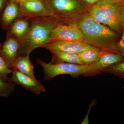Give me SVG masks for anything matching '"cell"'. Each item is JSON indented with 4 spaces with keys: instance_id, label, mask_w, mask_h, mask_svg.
<instances>
[{
    "instance_id": "44dd1931",
    "label": "cell",
    "mask_w": 124,
    "mask_h": 124,
    "mask_svg": "<svg viewBox=\"0 0 124 124\" xmlns=\"http://www.w3.org/2000/svg\"><path fill=\"white\" fill-rule=\"evenodd\" d=\"M100 0H83L84 2L87 4L93 5L95 4L97 2L99 1Z\"/></svg>"
},
{
    "instance_id": "d4e9b609",
    "label": "cell",
    "mask_w": 124,
    "mask_h": 124,
    "mask_svg": "<svg viewBox=\"0 0 124 124\" xmlns=\"http://www.w3.org/2000/svg\"><path fill=\"white\" fill-rule=\"evenodd\" d=\"M4 3V0H0V12L1 11Z\"/></svg>"
},
{
    "instance_id": "d6986e66",
    "label": "cell",
    "mask_w": 124,
    "mask_h": 124,
    "mask_svg": "<svg viewBox=\"0 0 124 124\" xmlns=\"http://www.w3.org/2000/svg\"><path fill=\"white\" fill-rule=\"evenodd\" d=\"M13 70L9 67L7 63L0 55V76L5 80L10 79L9 74L12 73Z\"/></svg>"
},
{
    "instance_id": "4fadbf2b",
    "label": "cell",
    "mask_w": 124,
    "mask_h": 124,
    "mask_svg": "<svg viewBox=\"0 0 124 124\" xmlns=\"http://www.w3.org/2000/svg\"><path fill=\"white\" fill-rule=\"evenodd\" d=\"M28 20L27 18H19L15 20L10 27L9 34L16 38L19 43L29 31L30 26Z\"/></svg>"
},
{
    "instance_id": "2e32d148",
    "label": "cell",
    "mask_w": 124,
    "mask_h": 124,
    "mask_svg": "<svg viewBox=\"0 0 124 124\" xmlns=\"http://www.w3.org/2000/svg\"><path fill=\"white\" fill-rule=\"evenodd\" d=\"M102 51L98 52L93 50H85L78 53L77 54L84 64L89 65L99 59Z\"/></svg>"
},
{
    "instance_id": "e0dca14e",
    "label": "cell",
    "mask_w": 124,
    "mask_h": 124,
    "mask_svg": "<svg viewBox=\"0 0 124 124\" xmlns=\"http://www.w3.org/2000/svg\"><path fill=\"white\" fill-rule=\"evenodd\" d=\"M16 85L10 79L5 80L0 76V98L8 97L14 91Z\"/></svg>"
},
{
    "instance_id": "7402d4cb",
    "label": "cell",
    "mask_w": 124,
    "mask_h": 124,
    "mask_svg": "<svg viewBox=\"0 0 124 124\" xmlns=\"http://www.w3.org/2000/svg\"><path fill=\"white\" fill-rule=\"evenodd\" d=\"M121 17L122 22L124 23V3L121 4Z\"/></svg>"
},
{
    "instance_id": "7c38bea8",
    "label": "cell",
    "mask_w": 124,
    "mask_h": 124,
    "mask_svg": "<svg viewBox=\"0 0 124 124\" xmlns=\"http://www.w3.org/2000/svg\"><path fill=\"white\" fill-rule=\"evenodd\" d=\"M50 51L53 55L52 60L49 63L50 64H56L65 62L85 64L80 59L77 54L68 53L58 50H54Z\"/></svg>"
},
{
    "instance_id": "8992f818",
    "label": "cell",
    "mask_w": 124,
    "mask_h": 124,
    "mask_svg": "<svg viewBox=\"0 0 124 124\" xmlns=\"http://www.w3.org/2000/svg\"><path fill=\"white\" fill-rule=\"evenodd\" d=\"M60 40L83 41L79 26L76 23L58 24L52 31L49 43Z\"/></svg>"
},
{
    "instance_id": "ffe728a7",
    "label": "cell",
    "mask_w": 124,
    "mask_h": 124,
    "mask_svg": "<svg viewBox=\"0 0 124 124\" xmlns=\"http://www.w3.org/2000/svg\"><path fill=\"white\" fill-rule=\"evenodd\" d=\"M121 38L117 42V47L119 53L124 58V23H123V32Z\"/></svg>"
},
{
    "instance_id": "6da1fadb",
    "label": "cell",
    "mask_w": 124,
    "mask_h": 124,
    "mask_svg": "<svg viewBox=\"0 0 124 124\" xmlns=\"http://www.w3.org/2000/svg\"><path fill=\"white\" fill-rule=\"evenodd\" d=\"M79 26L83 35V41L100 51L120 54L117 47L119 33L98 22L90 14L84 16Z\"/></svg>"
},
{
    "instance_id": "52a82bcc",
    "label": "cell",
    "mask_w": 124,
    "mask_h": 124,
    "mask_svg": "<svg viewBox=\"0 0 124 124\" xmlns=\"http://www.w3.org/2000/svg\"><path fill=\"white\" fill-rule=\"evenodd\" d=\"M41 48L47 49L49 51L58 50L76 54L88 50H93L98 52L101 51L98 49L86 42L79 41L63 40L55 41L46 44L41 46Z\"/></svg>"
},
{
    "instance_id": "ac0fdd59",
    "label": "cell",
    "mask_w": 124,
    "mask_h": 124,
    "mask_svg": "<svg viewBox=\"0 0 124 124\" xmlns=\"http://www.w3.org/2000/svg\"><path fill=\"white\" fill-rule=\"evenodd\" d=\"M103 72L111 73L124 79V60L104 69Z\"/></svg>"
},
{
    "instance_id": "ba28073f",
    "label": "cell",
    "mask_w": 124,
    "mask_h": 124,
    "mask_svg": "<svg viewBox=\"0 0 124 124\" xmlns=\"http://www.w3.org/2000/svg\"><path fill=\"white\" fill-rule=\"evenodd\" d=\"M10 79L16 85H21L26 90L39 95L44 93L46 89L43 85L36 79L22 73L17 70H13Z\"/></svg>"
},
{
    "instance_id": "4316f807",
    "label": "cell",
    "mask_w": 124,
    "mask_h": 124,
    "mask_svg": "<svg viewBox=\"0 0 124 124\" xmlns=\"http://www.w3.org/2000/svg\"></svg>"
},
{
    "instance_id": "484cf974",
    "label": "cell",
    "mask_w": 124,
    "mask_h": 124,
    "mask_svg": "<svg viewBox=\"0 0 124 124\" xmlns=\"http://www.w3.org/2000/svg\"><path fill=\"white\" fill-rule=\"evenodd\" d=\"M1 48V46L0 44V49Z\"/></svg>"
},
{
    "instance_id": "9a60e30c",
    "label": "cell",
    "mask_w": 124,
    "mask_h": 124,
    "mask_svg": "<svg viewBox=\"0 0 124 124\" xmlns=\"http://www.w3.org/2000/svg\"><path fill=\"white\" fill-rule=\"evenodd\" d=\"M30 54L18 55L15 62L13 70H17L34 79V66L29 58Z\"/></svg>"
},
{
    "instance_id": "8fae6325",
    "label": "cell",
    "mask_w": 124,
    "mask_h": 124,
    "mask_svg": "<svg viewBox=\"0 0 124 124\" xmlns=\"http://www.w3.org/2000/svg\"><path fill=\"white\" fill-rule=\"evenodd\" d=\"M124 60V58L120 54L102 51L99 59L90 65L103 70L112 65Z\"/></svg>"
},
{
    "instance_id": "603a6c76",
    "label": "cell",
    "mask_w": 124,
    "mask_h": 124,
    "mask_svg": "<svg viewBox=\"0 0 124 124\" xmlns=\"http://www.w3.org/2000/svg\"><path fill=\"white\" fill-rule=\"evenodd\" d=\"M109 0L116 4H119L124 3V0Z\"/></svg>"
},
{
    "instance_id": "cb8c5ba5",
    "label": "cell",
    "mask_w": 124,
    "mask_h": 124,
    "mask_svg": "<svg viewBox=\"0 0 124 124\" xmlns=\"http://www.w3.org/2000/svg\"><path fill=\"white\" fill-rule=\"evenodd\" d=\"M11 1H15L19 3L20 2H23V1H32V0H10Z\"/></svg>"
},
{
    "instance_id": "5b68a950",
    "label": "cell",
    "mask_w": 124,
    "mask_h": 124,
    "mask_svg": "<svg viewBox=\"0 0 124 124\" xmlns=\"http://www.w3.org/2000/svg\"><path fill=\"white\" fill-rule=\"evenodd\" d=\"M43 1H28L19 3V14L18 17L27 19L44 17L55 18Z\"/></svg>"
},
{
    "instance_id": "277c9868",
    "label": "cell",
    "mask_w": 124,
    "mask_h": 124,
    "mask_svg": "<svg viewBox=\"0 0 124 124\" xmlns=\"http://www.w3.org/2000/svg\"><path fill=\"white\" fill-rule=\"evenodd\" d=\"M89 14L98 22L120 34L122 33L123 22L121 17V4L109 0H100L93 5Z\"/></svg>"
},
{
    "instance_id": "3957f363",
    "label": "cell",
    "mask_w": 124,
    "mask_h": 124,
    "mask_svg": "<svg viewBox=\"0 0 124 124\" xmlns=\"http://www.w3.org/2000/svg\"><path fill=\"white\" fill-rule=\"evenodd\" d=\"M37 64L43 68V79L49 81L57 76L62 75H70L73 78L79 76H94L103 72V70L98 69L91 65L61 63L51 64L45 62L39 59L36 60Z\"/></svg>"
},
{
    "instance_id": "9c48e42d",
    "label": "cell",
    "mask_w": 124,
    "mask_h": 124,
    "mask_svg": "<svg viewBox=\"0 0 124 124\" xmlns=\"http://www.w3.org/2000/svg\"><path fill=\"white\" fill-rule=\"evenodd\" d=\"M20 46L18 40L9 34L0 49V55L10 69H13L15 62L19 55Z\"/></svg>"
},
{
    "instance_id": "5bb4252c",
    "label": "cell",
    "mask_w": 124,
    "mask_h": 124,
    "mask_svg": "<svg viewBox=\"0 0 124 124\" xmlns=\"http://www.w3.org/2000/svg\"><path fill=\"white\" fill-rule=\"evenodd\" d=\"M19 14V4L10 0L8 3L1 16V21L3 26L7 27L11 25L18 17Z\"/></svg>"
},
{
    "instance_id": "30bf717a",
    "label": "cell",
    "mask_w": 124,
    "mask_h": 124,
    "mask_svg": "<svg viewBox=\"0 0 124 124\" xmlns=\"http://www.w3.org/2000/svg\"><path fill=\"white\" fill-rule=\"evenodd\" d=\"M46 4L56 18L55 14H69L82 7L78 0H44Z\"/></svg>"
},
{
    "instance_id": "7a4b0ae2",
    "label": "cell",
    "mask_w": 124,
    "mask_h": 124,
    "mask_svg": "<svg viewBox=\"0 0 124 124\" xmlns=\"http://www.w3.org/2000/svg\"><path fill=\"white\" fill-rule=\"evenodd\" d=\"M53 17L31 18L27 35L20 42L19 55L30 54L38 48L48 44L54 28L58 24Z\"/></svg>"
}]
</instances>
